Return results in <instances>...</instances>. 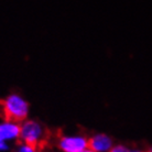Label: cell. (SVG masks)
Instances as JSON below:
<instances>
[{
  "mask_svg": "<svg viewBox=\"0 0 152 152\" xmlns=\"http://www.w3.org/2000/svg\"><path fill=\"white\" fill-rule=\"evenodd\" d=\"M1 107L6 118L20 124L28 119L30 115V105L28 100L18 93H11L6 96L1 102Z\"/></svg>",
  "mask_w": 152,
  "mask_h": 152,
  "instance_id": "cell-1",
  "label": "cell"
},
{
  "mask_svg": "<svg viewBox=\"0 0 152 152\" xmlns=\"http://www.w3.org/2000/svg\"><path fill=\"white\" fill-rule=\"evenodd\" d=\"M45 136V128L39 120L28 118L20 124V141L22 142L39 147L44 141Z\"/></svg>",
  "mask_w": 152,
  "mask_h": 152,
  "instance_id": "cell-2",
  "label": "cell"
},
{
  "mask_svg": "<svg viewBox=\"0 0 152 152\" xmlns=\"http://www.w3.org/2000/svg\"><path fill=\"white\" fill-rule=\"evenodd\" d=\"M61 152H82L88 148V138L82 133H66L57 139Z\"/></svg>",
  "mask_w": 152,
  "mask_h": 152,
  "instance_id": "cell-3",
  "label": "cell"
},
{
  "mask_svg": "<svg viewBox=\"0 0 152 152\" xmlns=\"http://www.w3.org/2000/svg\"><path fill=\"white\" fill-rule=\"evenodd\" d=\"M0 140L8 143L20 140V122L9 118L0 120Z\"/></svg>",
  "mask_w": 152,
  "mask_h": 152,
  "instance_id": "cell-4",
  "label": "cell"
},
{
  "mask_svg": "<svg viewBox=\"0 0 152 152\" xmlns=\"http://www.w3.org/2000/svg\"><path fill=\"white\" fill-rule=\"evenodd\" d=\"M114 145L113 138L105 132L94 133L88 138V148L95 152H110Z\"/></svg>",
  "mask_w": 152,
  "mask_h": 152,
  "instance_id": "cell-5",
  "label": "cell"
},
{
  "mask_svg": "<svg viewBox=\"0 0 152 152\" xmlns=\"http://www.w3.org/2000/svg\"><path fill=\"white\" fill-rule=\"evenodd\" d=\"M15 152H39L38 145H30V143H26L20 141V143L15 145Z\"/></svg>",
  "mask_w": 152,
  "mask_h": 152,
  "instance_id": "cell-6",
  "label": "cell"
},
{
  "mask_svg": "<svg viewBox=\"0 0 152 152\" xmlns=\"http://www.w3.org/2000/svg\"><path fill=\"white\" fill-rule=\"evenodd\" d=\"M110 152H130V148L125 145H114Z\"/></svg>",
  "mask_w": 152,
  "mask_h": 152,
  "instance_id": "cell-7",
  "label": "cell"
},
{
  "mask_svg": "<svg viewBox=\"0 0 152 152\" xmlns=\"http://www.w3.org/2000/svg\"><path fill=\"white\" fill-rule=\"evenodd\" d=\"M9 149H10V147H9L8 142L0 140V152H7Z\"/></svg>",
  "mask_w": 152,
  "mask_h": 152,
  "instance_id": "cell-8",
  "label": "cell"
},
{
  "mask_svg": "<svg viewBox=\"0 0 152 152\" xmlns=\"http://www.w3.org/2000/svg\"><path fill=\"white\" fill-rule=\"evenodd\" d=\"M130 152H147V151H143V150H141V149H130Z\"/></svg>",
  "mask_w": 152,
  "mask_h": 152,
  "instance_id": "cell-9",
  "label": "cell"
},
{
  "mask_svg": "<svg viewBox=\"0 0 152 152\" xmlns=\"http://www.w3.org/2000/svg\"><path fill=\"white\" fill-rule=\"evenodd\" d=\"M82 152H95V151H93L91 149H89V148H87L86 150H84V151H82Z\"/></svg>",
  "mask_w": 152,
  "mask_h": 152,
  "instance_id": "cell-10",
  "label": "cell"
},
{
  "mask_svg": "<svg viewBox=\"0 0 152 152\" xmlns=\"http://www.w3.org/2000/svg\"><path fill=\"white\" fill-rule=\"evenodd\" d=\"M147 152H152V145L151 147H149L148 150H147Z\"/></svg>",
  "mask_w": 152,
  "mask_h": 152,
  "instance_id": "cell-11",
  "label": "cell"
}]
</instances>
